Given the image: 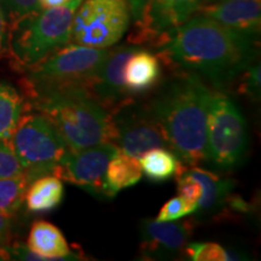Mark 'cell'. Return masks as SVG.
Here are the masks:
<instances>
[{"label":"cell","instance_id":"obj_32","mask_svg":"<svg viewBox=\"0 0 261 261\" xmlns=\"http://www.w3.org/2000/svg\"><path fill=\"white\" fill-rule=\"evenodd\" d=\"M8 246H0V261L10 260V254L8 252Z\"/></svg>","mask_w":261,"mask_h":261},{"label":"cell","instance_id":"obj_11","mask_svg":"<svg viewBox=\"0 0 261 261\" xmlns=\"http://www.w3.org/2000/svg\"><path fill=\"white\" fill-rule=\"evenodd\" d=\"M142 253L148 259H172L180 255L192 233L190 221L142 220Z\"/></svg>","mask_w":261,"mask_h":261},{"label":"cell","instance_id":"obj_30","mask_svg":"<svg viewBox=\"0 0 261 261\" xmlns=\"http://www.w3.org/2000/svg\"><path fill=\"white\" fill-rule=\"evenodd\" d=\"M11 217L0 213V246H8L10 232H11Z\"/></svg>","mask_w":261,"mask_h":261},{"label":"cell","instance_id":"obj_12","mask_svg":"<svg viewBox=\"0 0 261 261\" xmlns=\"http://www.w3.org/2000/svg\"><path fill=\"white\" fill-rule=\"evenodd\" d=\"M137 46L122 45L108 52V56L90 86V92L110 113L120 104L129 99L123 85V67Z\"/></svg>","mask_w":261,"mask_h":261},{"label":"cell","instance_id":"obj_13","mask_svg":"<svg viewBox=\"0 0 261 261\" xmlns=\"http://www.w3.org/2000/svg\"><path fill=\"white\" fill-rule=\"evenodd\" d=\"M197 14L207 16L227 28L260 37L261 0H224L200 6Z\"/></svg>","mask_w":261,"mask_h":261},{"label":"cell","instance_id":"obj_19","mask_svg":"<svg viewBox=\"0 0 261 261\" xmlns=\"http://www.w3.org/2000/svg\"><path fill=\"white\" fill-rule=\"evenodd\" d=\"M138 160L142 172L154 181H166L185 171L180 160L167 148L149 150Z\"/></svg>","mask_w":261,"mask_h":261},{"label":"cell","instance_id":"obj_20","mask_svg":"<svg viewBox=\"0 0 261 261\" xmlns=\"http://www.w3.org/2000/svg\"><path fill=\"white\" fill-rule=\"evenodd\" d=\"M27 103L11 85L0 83V139H10L24 115Z\"/></svg>","mask_w":261,"mask_h":261},{"label":"cell","instance_id":"obj_29","mask_svg":"<svg viewBox=\"0 0 261 261\" xmlns=\"http://www.w3.org/2000/svg\"><path fill=\"white\" fill-rule=\"evenodd\" d=\"M9 51V23L0 6V58L8 56Z\"/></svg>","mask_w":261,"mask_h":261},{"label":"cell","instance_id":"obj_9","mask_svg":"<svg viewBox=\"0 0 261 261\" xmlns=\"http://www.w3.org/2000/svg\"><path fill=\"white\" fill-rule=\"evenodd\" d=\"M110 114L113 143L120 151L139 159L151 149H168L161 126L148 106H142L129 98Z\"/></svg>","mask_w":261,"mask_h":261},{"label":"cell","instance_id":"obj_31","mask_svg":"<svg viewBox=\"0 0 261 261\" xmlns=\"http://www.w3.org/2000/svg\"><path fill=\"white\" fill-rule=\"evenodd\" d=\"M39 5L41 9H50V8H57V6H63L71 0H38Z\"/></svg>","mask_w":261,"mask_h":261},{"label":"cell","instance_id":"obj_7","mask_svg":"<svg viewBox=\"0 0 261 261\" xmlns=\"http://www.w3.org/2000/svg\"><path fill=\"white\" fill-rule=\"evenodd\" d=\"M248 127L243 114L230 97L212 93L207 123V161L227 171L238 167L248 151Z\"/></svg>","mask_w":261,"mask_h":261},{"label":"cell","instance_id":"obj_28","mask_svg":"<svg viewBox=\"0 0 261 261\" xmlns=\"http://www.w3.org/2000/svg\"><path fill=\"white\" fill-rule=\"evenodd\" d=\"M243 73L241 91L248 94L253 100H257L260 97V64L253 63Z\"/></svg>","mask_w":261,"mask_h":261},{"label":"cell","instance_id":"obj_4","mask_svg":"<svg viewBox=\"0 0 261 261\" xmlns=\"http://www.w3.org/2000/svg\"><path fill=\"white\" fill-rule=\"evenodd\" d=\"M84 0L40 9L9 27L8 56L17 70L25 71L71 42V24Z\"/></svg>","mask_w":261,"mask_h":261},{"label":"cell","instance_id":"obj_18","mask_svg":"<svg viewBox=\"0 0 261 261\" xmlns=\"http://www.w3.org/2000/svg\"><path fill=\"white\" fill-rule=\"evenodd\" d=\"M64 188L62 179L46 174L33 180L25 190L24 201L28 211L42 213L55 210L63 201Z\"/></svg>","mask_w":261,"mask_h":261},{"label":"cell","instance_id":"obj_26","mask_svg":"<svg viewBox=\"0 0 261 261\" xmlns=\"http://www.w3.org/2000/svg\"><path fill=\"white\" fill-rule=\"evenodd\" d=\"M196 212V207L189 204L187 201L182 200L180 196L173 197L162 205L161 211L159 212V221H174L181 218L188 217Z\"/></svg>","mask_w":261,"mask_h":261},{"label":"cell","instance_id":"obj_22","mask_svg":"<svg viewBox=\"0 0 261 261\" xmlns=\"http://www.w3.org/2000/svg\"><path fill=\"white\" fill-rule=\"evenodd\" d=\"M29 182L25 175L15 178H0V213L12 217L24 202Z\"/></svg>","mask_w":261,"mask_h":261},{"label":"cell","instance_id":"obj_10","mask_svg":"<svg viewBox=\"0 0 261 261\" xmlns=\"http://www.w3.org/2000/svg\"><path fill=\"white\" fill-rule=\"evenodd\" d=\"M117 151L119 148L110 142L70 150L56 168L55 175L89 191L91 195L103 197V181L108 163Z\"/></svg>","mask_w":261,"mask_h":261},{"label":"cell","instance_id":"obj_25","mask_svg":"<svg viewBox=\"0 0 261 261\" xmlns=\"http://www.w3.org/2000/svg\"><path fill=\"white\" fill-rule=\"evenodd\" d=\"M9 27L24 16L40 10L38 0H0Z\"/></svg>","mask_w":261,"mask_h":261},{"label":"cell","instance_id":"obj_3","mask_svg":"<svg viewBox=\"0 0 261 261\" xmlns=\"http://www.w3.org/2000/svg\"><path fill=\"white\" fill-rule=\"evenodd\" d=\"M28 97L27 107L44 114L70 150L113 143L112 114L86 87H57Z\"/></svg>","mask_w":261,"mask_h":261},{"label":"cell","instance_id":"obj_17","mask_svg":"<svg viewBox=\"0 0 261 261\" xmlns=\"http://www.w3.org/2000/svg\"><path fill=\"white\" fill-rule=\"evenodd\" d=\"M142 175L138 158L127 155L119 150L108 163L103 181V197H115L121 190L139 182Z\"/></svg>","mask_w":261,"mask_h":261},{"label":"cell","instance_id":"obj_1","mask_svg":"<svg viewBox=\"0 0 261 261\" xmlns=\"http://www.w3.org/2000/svg\"><path fill=\"white\" fill-rule=\"evenodd\" d=\"M259 37L220 24L204 15H194L175 29L158 56L166 64L192 71L224 89L255 63Z\"/></svg>","mask_w":261,"mask_h":261},{"label":"cell","instance_id":"obj_24","mask_svg":"<svg viewBox=\"0 0 261 261\" xmlns=\"http://www.w3.org/2000/svg\"><path fill=\"white\" fill-rule=\"evenodd\" d=\"M24 175V169L12 148L10 139H0V178Z\"/></svg>","mask_w":261,"mask_h":261},{"label":"cell","instance_id":"obj_21","mask_svg":"<svg viewBox=\"0 0 261 261\" xmlns=\"http://www.w3.org/2000/svg\"><path fill=\"white\" fill-rule=\"evenodd\" d=\"M148 8L169 23L179 27L197 12L198 0H128Z\"/></svg>","mask_w":261,"mask_h":261},{"label":"cell","instance_id":"obj_16","mask_svg":"<svg viewBox=\"0 0 261 261\" xmlns=\"http://www.w3.org/2000/svg\"><path fill=\"white\" fill-rule=\"evenodd\" d=\"M187 172L200 182L202 188V195L196 212H200L201 214L217 213L230 200L234 187L233 180L221 178L214 172L205 171L197 166H192Z\"/></svg>","mask_w":261,"mask_h":261},{"label":"cell","instance_id":"obj_5","mask_svg":"<svg viewBox=\"0 0 261 261\" xmlns=\"http://www.w3.org/2000/svg\"><path fill=\"white\" fill-rule=\"evenodd\" d=\"M108 48L68 44L25 70L27 96L40 91L67 86L89 89L108 56Z\"/></svg>","mask_w":261,"mask_h":261},{"label":"cell","instance_id":"obj_14","mask_svg":"<svg viewBox=\"0 0 261 261\" xmlns=\"http://www.w3.org/2000/svg\"><path fill=\"white\" fill-rule=\"evenodd\" d=\"M27 247L39 260H83L81 254L71 253L69 244L56 225L37 220L32 225Z\"/></svg>","mask_w":261,"mask_h":261},{"label":"cell","instance_id":"obj_15","mask_svg":"<svg viewBox=\"0 0 261 261\" xmlns=\"http://www.w3.org/2000/svg\"><path fill=\"white\" fill-rule=\"evenodd\" d=\"M161 77L159 57L150 51L137 48L123 67V85L129 96L149 91Z\"/></svg>","mask_w":261,"mask_h":261},{"label":"cell","instance_id":"obj_27","mask_svg":"<svg viewBox=\"0 0 261 261\" xmlns=\"http://www.w3.org/2000/svg\"><path fill=\"white\" fill-rule=\"evenodd\" d=\"M178 181V192L179 196L188 202L189 204L194 205L197 210L198 201L202 195V188L196 179L189 174L187 171L181 172L177 177Z\"/></svg>","mask_w":261,"mask_h":261},{"label":"cell","instance_id":"obj_23","mask_svg":"<svg viewBox=\"0 0 261 261\" xmlns=\"http://www.w3.org/2000/svg\"><path fill=\"white\" fill-rule=\"evenodd\" d=\"M184 252L192 261H227L230 254L224 247L214 242L188 243Z\"/></svg>","mask_w":261,"mask_h":261},{"label":"cell","instance_id":"obj_33","mask_svg":"<svg viewBox=\"0 0 261 261\" xmlns=\"http://www.w3.org/2000/svg\"><path fill=\"white\" fill-rule=\"evenodd\" d=\"M224 2V0H198V8L200 6H204V5H211V4H217V3Z\"/></svg>","mask_w":261,"mask_h":261},{"label":"cell","instance_id":"obj_2","mask_svg":"<svg viewBox=\"0 0 261 261\" xmlns=\"http://www.w3.org/2000/svg\"><path fill=\"white\" fill-rule=\"evenodd\" d=\"M212 93L198 74L182 70L149 104L171 149L181 163L207 161V123Z\"/></svg>","mask_w":261,"mask_h":261},{"label":"cell","instance_id":"obj_6","mask_svg":"<svg viewBox=\"0 0 261 261\" xmlns=\"http://www.w3.org/2000/svg\"><path fill=\"white\" fill-rule=\"evenodd\" d=\"M10 142L29 184L42 175H55L56 168L70 151L54 123L41 113L22 116Z\"/></svg>","mask_w":261,"mask_h":261},{"label":"cell","instance_id":"obj_8","mask_svg":"<svg viewBox=\"0 0 261 261\" xmlns=\"http://www.w3.org/2000/svg\"><path fill=\"white\" fill-rule=\"evenodd\" d=\"M129 25L128 0H84L74 15L71 41L108 48L121 40Z\"/></svg>","mask_w":261,"mask_h":261}]
</instances>
